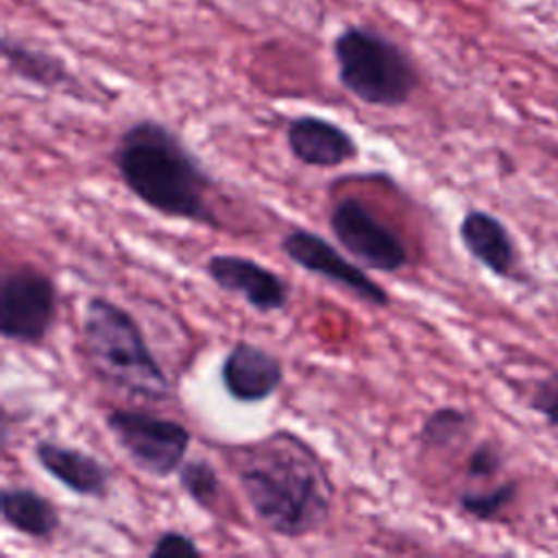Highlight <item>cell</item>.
<instances>
[{"mask_svg":"<svg viewBox=\"0 0 558 558\" xmlns=\"http://www.w3.org/2000/svg\"><path fill=\"white\" fill-rule=\"evenodd\" d=\"M233 473L255 514L272 534L318 532L333 504V484L318 453L292 432H272L231 451Z\"/></svg>","mask_w":558,"mask_h":558,"instance_id":"1","label":"cell"},{"mask_svg":"<svg viewBox=\"0 0 558 558\" xmlns=\"http://www.w3.org/2000/svg\"><path fill=\"white\" fill-rule=\"evenodd\" d=\"M111 161L126 190L148 209L220 229L211 207L216 181L181 135L161 120L142 118L116 140Z\"/></svg>","mask_w":558,"mask_h":558,"instance_id":"2","label":"cell"},{"mask_svg":"<svg viewBox=\"0 0 558 558\" xmlns=\"http://www.w3.org/2000/svg\"><path fill=\"white\" fill-rule=\"evenodd\" d=\"M81 336L89 371L98 381L129 399L170 397V379L129 310L107 296L87 299Z\"/></svg>","mask_w":558,"mask_h":558,"instance_id":"3","label":"cell"},{"mask_svg":"<svg viewBox=\"0 0 558 558\" xmlns=\"http://www.w3.org/2000/svg\"><path fill=\"white\" fill-rule=\"evenodd\" d=\"M331 54L340 85L364 105L399 109L418 87L412 57L371 26H344L331 41Z\"/></svg>","mask_w":558,"mask_h":558,"instance_id":"4","label":"cell"},{"mask_svg":"<svg viewBox=\"0 0 558 558\" xmlns=\"http://www.w3.org/2000/svg\"><path fill=\"white\" fill-rule=\"evenodd\" d=\"M105 425L133 466L157 480L181 469L192 442L183 423L146 410L113 408L105 414Z\"/></svg>","mask_w":558,"mask_h":558,"instance_id":"5","label":"cell"},{"mask_svg":"<svg viewBox=\"0 0 558 558\" xmlns=\"http://www.w3.org/2000/svg\"><path fill=\"white\" fill-rule=\"evenodd\" d=\"M59 314L57 283L33 264L7 268L0 283V333L9 342L39 344Z\"/></svg>","mask_w":558,"mask_h":558,"instance_id":"6","label":"cell"},{"mask_svg":"<svg viewBox=\"0 0 558 558\" xmlns=\"http://www.w3.org/2000/svg\"><path fill=\"white\" fill-rule=\"evenodd\" d=\"M327 222L336 242L360 266L377 272H399L408 266L410 253L405 242L366 201L357 196L338 198L327 214Z\"/></svg>","mask_w":558,"mask_h":558,"instance_id":"7","label":"cell"},{"mask_svg":"<svg viewBox=\"0 0 558 558\" xmlns=\"http://www.w3.org/2000/svg\"><path fill=\"white\" fill-rule=\"evenodd\" d=\"M279 246H281V253L292 264H296L310 275L323 277L325 281L342 288L344 292L353 294V299L371 307L390 305V294L386 292V288L379 286L375 279H371V275L362 266L344 257L320 233L296 227L281 238Z\"/></svg>","mask_w":558,"mask_h":558,"instance_id":"8","label":"cell"},{"mask_svg":"<svg viewBox=\"0 0 558 558\" xmlns=\"http://www.w3.org/2000/svg\"><path fill=\"white\" fill-rule=\"evenodd\" d=\"M205 272L222 292L242 296L259 314L281 312L290 301L286 279L253 257L216 253L207 257Z\"/></svg>","mask_w":558,"mask_h":558,"instance_id":"9","label":"cell"},{"mask_svg":"<svg viewBox=\"0 0 558 558\" xmlns=\"http://www.w3.org/2000/svg\"><path fill=\"white\" fill-rule=\"evenodd\" d=\"M283 364L268 349L240 340L220 364V381L225 392L240 403H262L283 384Z\"/></svg>","mask_w":558,"mask_h":558,"instance_id":"10","label":"cell"},{"mask_svg":"<svg viewBox=\"0 0 558 558\" xmlns=\"http://www.w3.org/2000/svg\"><path fill=\"white\" fill-rule=\"evenodd\" d=\"M286 144L296 161L312 168H336L360 155V146L349 131L333 120L312 113L296 116L288 122Z\"/></svg>","mask_w":558,"mask_h":558,"instance_id":"11","label":"cell"},{"mask_svg":"<svg viewBox=\"0 0 558 558\" xmlns=\"http://www.w3.org/2000/svg\"><path fill=\"white\" fill-rule=\"evenodd\" d=\"M35 462L65 490L78 497L102 499L111 486V469L94 453L41 438L33 445Z\"/></svg>","mask_w":558,"mask_h":558,"instance_id":"12","label":"cell"},{"mask_svg":"<svg viewBox=\"0 0 558 558\" xmlns=\"http://www.w3.org/2000/svg\"><path fill=\"white\" fill-rule=\"evenodd\" d=\"M464 251L490 275L519 281V251L510 229L490 211L469 209L458 225Z\"/></svg>","mask_w":558,"mask_h":558,"instance_id":"13","label":"cell"},{"mask_svg":"<svg viewBox=\"0 0 558 558\" xmlns=\"http://www.w3.org/2000/svg\"><path fill=\"white\" fill-rule=\"evenodd\" d=\"M0 52L7 70L24 83H31L48 92H74L81 87L72 70L65 65V61L48 50L28 46L20 39L4 35L0 41Z\"/></svg>","mask_w":558,"mask_h":558,"instance_id":"14","label":"cell"},{"mask_svg":"<svg viewBox=\"0 0 558 558\" xmlns=\"http://www.w3.org/2000/svg\"><path fill=\"white\" fill-rule=\"evenodd\" d=\"M2 523L28 538H52L61 525L57 506L26 486H4L0 493Z\"/></svg>","mask_w":558,"mask_h":558,"instance_id":"15","label":"cell"},{"mask_svg":"<svg viewBox=\"0 0 558 558\" xmlns=\"http://www.w3.org/2000/svg\"><path fill=\"white\" fill-rule=\"evenodd\" d=\"M473 425L475 418L471 412L456 405H442L425 416L418 429V442L423 449H447L460 442Z\"/></svg>","mask_w":558,"mask_h":558,"instance_id":"16","label":"cell"},{"mask_svg":"<svg viewBox=\"0 0 558 558\" xmlns=\"http://www.w3.org/2000/svg\"><path fill=\"white\" fill-rule=\"evenodd\" d=\"M179 486L183 493L203 510H216L222 493V484L218 477V471L214 469L211 462L196 458V460H185L181 469L177 471Z\"/></svg>","mask_w":558,"mask_h":558,"instance_id":"17","label":"cell"},{"mask_svg":"<svg viewBox=\"0 0 558 558\" xmlns=\"http://www.w3.org/2000/svg\"><path fill=\"white\" fill-rule=\"evenodd\" d=\"M519 484L504 480L488 490H464L458 495V508L475 521H495L517 497Z\"/></svg>","mask_w":558,"mask_h":558,"instance_id":"18","label":"cell"},{"mask_svg":"<svg viewBox=\"0 0 558 558\" xmlns=\"http://www.w3.org/2000/svg\"><path fill=\"white\" fill-rule=\"evenodd\" d=\"M527 405L541 414L554 432H558V373H551L532 384Z\"/></svg>","mask_w":558,"mask_h":558,"instance_id":"19","label":"cell"},{"mask_svg":"<svg viewBox=\"0 0 558 558\" xmlns=\"http://www.w3.org/2000/svg\"><path fill=\"white\" fill-rule=\"evenodd\" d=\"M501 466L504 453L490 440H484L477 447H473V451L466 458V475L473 480H490L501 471Z\"/></svg>","mask_w":558,"mask_h":558,"instance_id":"20","label":"cell"},{"mask_svg":"<svg viewBox=\"0 0 558 558\" xmlns=\"http://www.w3.org/2000/svg\"><path fill=\"white\" fill-rule=\"evenodd\" d=\"M148 556L150 558H174V556H203L201 547L196 545V541L179 530H168V532H161L150 549H148Z\"/></svg>","mask_w":558,"mask_h":558,"instance_id":"21","label":"cell"}]
</instances>
